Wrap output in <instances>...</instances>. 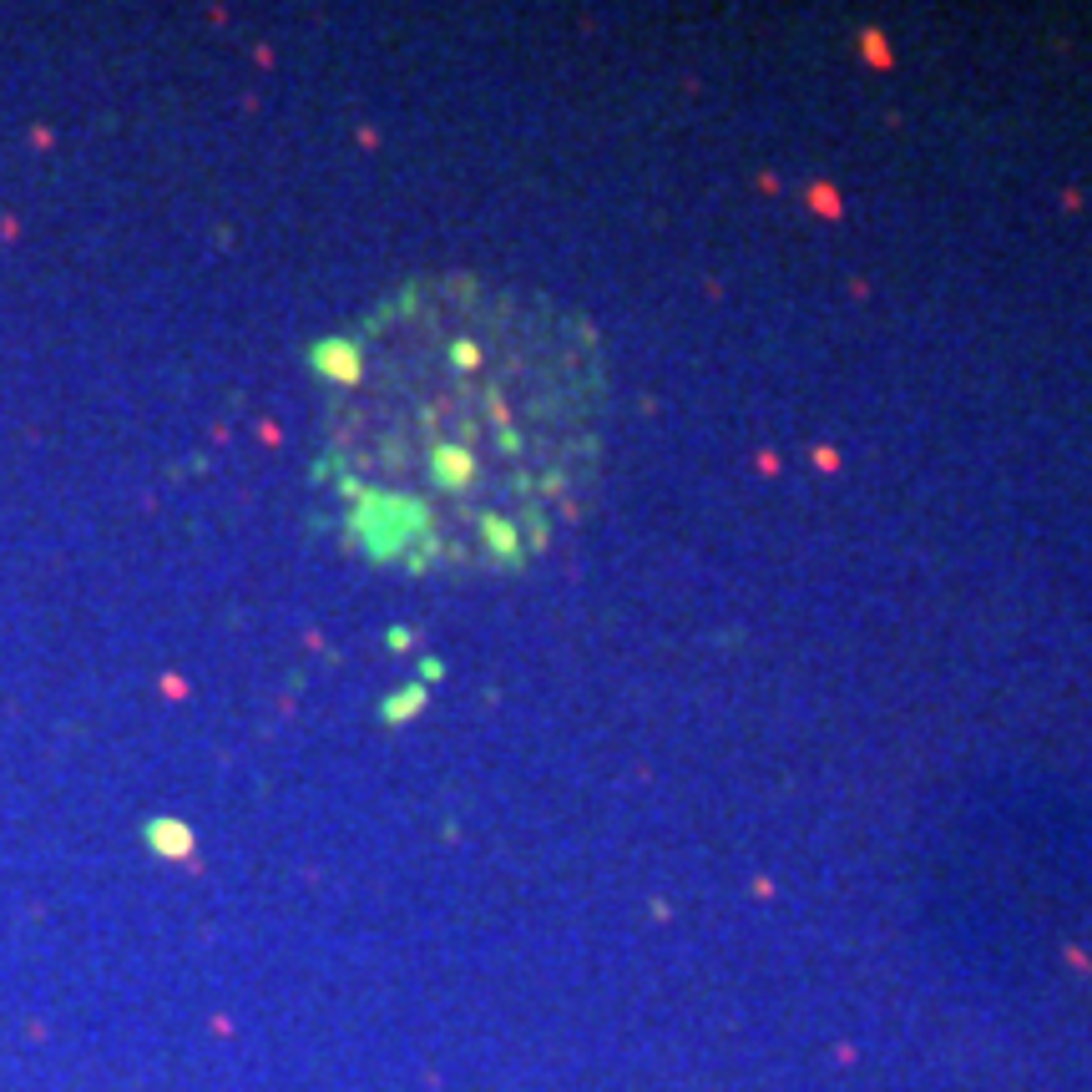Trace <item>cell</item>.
I'll list each match as a JSON object with an SVG mask.
<instances>
[{"instance_id": "obj_1", "label": "cell", "mask_w": 1092, "mask_h": 1092, "mask_svg": "<svg viewBox=\"0 0 1092 1092\" xmlns=\"http://www.w3.org/2000/svg\"><path fill=\"white\" fill-rule=\"evenodd\" d=\"M602 420V344L536 288L420 278L324 359V481L364 552L415 572L547 552L592 496Z\"/></svg>"}]
</instances>
